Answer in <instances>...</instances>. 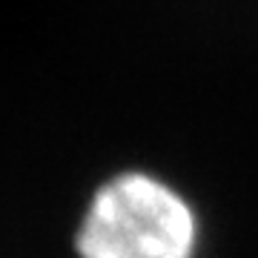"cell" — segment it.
Returning <instances> with one entry per match:
<instances>
[{
	"mask_svg": "<svg viewBox=\"0 0 258 258\" xmlns=\"http://www.w3.org/2000/svg\"><path fill=\"white\" fill-rule=\"evenodd\" d=\"M198 215L147 172H123L95 192L78 232L81 258H195Z\"/></svg>",
	"mask_w": 258,
	"mask_h": 258,
	"instance_id": "6da1fadb",
	"label": "cell"
}]
</instances>
